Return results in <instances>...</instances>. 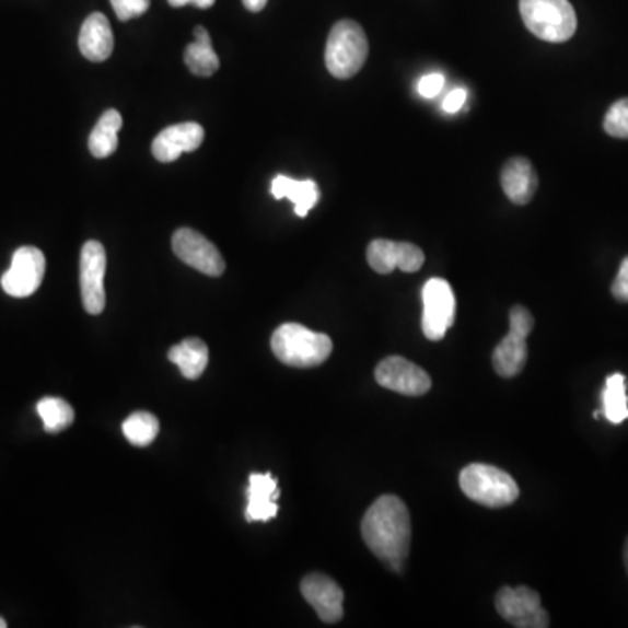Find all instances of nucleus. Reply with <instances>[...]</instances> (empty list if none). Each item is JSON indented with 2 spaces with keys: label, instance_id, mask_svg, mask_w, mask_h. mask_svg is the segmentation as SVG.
<instances>
[{
  "label": "nucleus",
  "instance_id": "1",
  "mask_svg": "<svg viewBox=\"0 0 628 628\" xmlns=\"http://www.w3.org/2000/svg\"><path fill=\"white\" fill-rule=\"evenodd\" d=\"M367 547L393 571H404L412 542L409 508L395 495H384L374 501L362 521Z\"/></svg>",
  "mask_w": 628,
  "mask_h": 628
},
{
  "label": "nucleus",
  "instance_id": "2",
  "mask_svg": "<svg viewBox=\"0 0 628 628\" xmlns=\"http://www.w3.org/2000/svg\"><path fill=\"white\" fill-rule=\"evenodd\" d=\"M271 349L284 365L313 369L327 362L334 345L327 334L310 330L299 323H284L272 334Z\"/></svg>",
  "mask_w": 628,
  "mask_h": 628
},
{
  "label": "nucleus",
  "instance_id": "3",
  "mask_svg": "<svg viewBox=\"0 0 628 628\" xmlns=\"http://www.w3.org/2000/svg\"><path fill=\"white\" fill-rule=\"evenodd\" d=\"M369 57L365 31L353 20L332 26L325 49V65L336 79H351L362 70Z\"/></svg>",
  "mask_w": 628,
  "mask_h": 628
},
{
  "label": "nucleus",
  "instance_id": "4",
  "mask_svg": "<svg viewBox=\"0 0 628 628\" xmlns=\"http://www.w3.org/2000/svg\"><path fill=\"white\" fill-rule=\"evenodd\" d=\"M460 487L469 500L487 508L510 507L521 495L512 475L482 463L461 469Z\"/></svg>",
  "mask_w": 628,
  "mask_h": 628
},
{
  "label": "nucleus",
  "instance_id": "5",
  "mask_svg": "<svg viewBox=\"0 0 628 628\" xmlns=\"http://www.w3.org/2000/svg\"><path fill=\"white\" fill-rule=\"evenodd\" d=\"M527 31L547 43H566L577 32L578 20L569 0H521Z\"/></svg>",
  "mask_w": 628,
  "mask_h": 628
},
{
  "label": "nucleus",
  "instance_id": "6",
  "mask_svg": "<svg viewBox=\"0 0 628 628\" xmlns=\"http://www.w3.org/2000/svg\"><path fill=\"white\" fill-rule=\"evenodd\" d=\"M534 318L524 306H513L510 311V332L492 351V365L501 377H515L524 371L527 362V337L533 332Z\"/></svg>",
  "mask_w": 628,
  "mask_h": 628
},
{
  "label": "nucleus",
  "instance_id": "7",
  "mask_svg": "<svg viewBox=\"0 0 628 628\" xmlns=\"http://www.w3.org/2000/svg\"><path fill=\"white\" fill-rule=\"evenodd\" d=\"M496 609L513 627H550V616L542 606V597L530 586H503L496 595Z\"/></svg>",
  "mask_w": 628,
  "mask_h": 628
},
{
  "label": "nucleus",
  "instance_id": "8",
  "mask_svg": "<svg viewBox=\"0 0 628 628\" xmlns=\"http://www.w3.org/2000/svg\"><path fill=\"white\" fill-rule=\"evenodd\" d=\"M456 318V298L451 284L442 278H431L422 287V334L430 340L445 337Z\"/></svg>",
  "mask_w": 628,
  "mask_h": 628
},
{
  "label": "nucleus",
  "instance_id": "9",
  "mask_svg": "<svg viewBox=\"0 0 628 628\" xmlns=\"http://www.w3.org/2000/svg\"><path fill=\"white\" fill-rule=\"evenodd\" d=\"M46 272V258L35 246H22L14 252L11 267L2 276L0 284L11 298H31L39 290Z\"/></svg>",
  "mask_w": 628,
  "mask_h": 628
},
{
  "label": "nucleus",
  "instance_id": "10",
  "mask_svg": "<svg viewBox=\"0 0 628 628\" xmlns=\"http://www.w3.org/2000/svg\"><path fill=\"white\" fill-rule=\"evenodd\" d=\"M172 246L182 263L198 269L202 275L213 276V278L224 275L225 263L222 254L198 231L187 228L178 229L177 233L173 234Z\"/></svg>",
  "mask_w": 628,
  "mask_h": 628
},
{
  "label": "nucleus",
  "instance_id": "11",
  "mask_svg": "<svg viewBox=\"0 0 628 628\" xmlns=\"http://www.w3.org/2000/svg\"><path fill=\"white\" fill-rule=\"evenodd\" d=\"M107 254L102 243L88 242L81 251V295L84 310L100 314L105 310Z\"/></svg>",
  "mask_w": 628,
  "mask_h": 628
},
{
  "label": "nucleus",
  "instance_id": "12",
  "mask_svg": "<svg viewBox=\"0 0 628 628\" xmlns=\"http://www.w3.org/2000/svg\"><path fill=\"white\" fill-rule=\"evenodd\" d=\"M375 381L386 389L405 396L427 395L431 387L430 375L404 357L384 358L375 367Z\"/></svg>",
  "mask_w": 628,
  "mask_h": 628
},
{
  "label": "nucleus",
  "instance_id": "13",
  "mask_svg": "<svg viewBox=\"0 0 628 628\" xmlns=\"http://www.w3.org/2000/svg\"><path fill=\"white\" fill-rule=\"evenodd\" d=\"M369 266L379 275H389L395 269L416 272L425 264V254L412 243H396L389 240H374L367 248Z\"/></svg>",
  "mask_w": 628,
  "mask_h": 628
},
{
  "label": "nucleus",
  "instance_id": "14",
  "mask_svg": "<svg viewBox=\"0 0 628 628\" xmlns=\"http://www.w3.org/2000/svg\"><path fill=\"white\" fill-rule=\"evenodd\" d=\"M301 592L325 624H337L345 616V592L322 572L307 574L302 580Z\"/></svg>",
  "mask_w": 628,
  "mask_h": 628
},
{
  "label": "nucleus",
  "instance_id": "15",
  "mask_svg": "<svg viewBox=\"0 0 628 628\" xmlns=\"http://www.w3.org/2000/svg\"><path fill=\"white\" fill-rule=\"evenodd\" d=\"M205 140V129L198 123H181L164 128L152 142V154L161 163H173L184 152L198 151Z\"/></svg>",
  "mask_w": 628,
  "mask_h": 628
},
{
  "label": "nucleus",
  "instance_id": "16",
  "mask_svg": "<svg viewBox=\"0 0 628 628\" xmlns=\"http://www.w3.org/2000/svg\"><path fill=\"white\" fill-rule=\"evenodd\" d=\"M79 51L90 61H105L114 51L113 26L104 13H91L79 32Z\"/></svg>",
  "mask_w": 628,
  "mask_h": 628
},
{
  "label": "nucleus",
  "instance_id": "17",
  "mask_svg": "<svg viewBox=\"0 0 628 628\" xmlns=\"http://www.w3.org/2000/svg\"><path fill=\"white\" fill-rule=\"evenodd\" d=\"M246 498H248L246 521L267 522L278 515L280 508L276 504V500L280 498V489L271 474L251 475Z\"/></svg>",
  "mask_w": 628,
  "mask_h": 628
},
{
  "label": "nucleus",
  "instance_id": "18",
  "mask_svg": "<svg viewBox=\"0 0 628 628\" xmlns=\"http://www.w3.org/2000/svg\"><path fill=\"white\" fill-rule=\"evenodd\" d=\"M501 186L510 201L527 205L538 190V175L525 158H513L501 172Z\"/></svg>",
  "mask_w": 628,
  "mask_h": 628
},
{
  "label": "nucleus",
  "instance_id": "19",
  "mask_svg": "<svg viewBox=\"0 0 628 628\" xmlns=\"http://www.w3.org/2000/svg\"><path fill=\"white\" fill-rule=\"evenodd\" d=\"M271 194L276 199H290L295 207V213L301 219L307 217L311 210L316 207L319 199V189L314 181H298L287 175H278L272 181Z\"/></svg>",
  "mask_w": 628,
  "mask_h": 628
},
{
  "label": "nucleus",
  "instance_id": "20",
  "mask_svg": "<svg viewBox=\"0 0 628 628\" xmlns=\"http://www.w3.org/2000/svg\"><path fill=\"white\" fill-rule=\"evenodd\" d=\"M184 61L194 75H201V78H210L219 70L220 60L205 26L194 28V43L187 46Z\"/></svg>",
  "mask_w": 628,
  "mask_h": 628
},
{
  "label": "nucleus",
  "instance_id": "21",
  "mask_svg": "<svg viewBox=\"0 0 628 628\" xmlns=\"http://www.w3.org/2000/svg\"><path fill=\"white\" fill-rule=\"evenodd\" d=\"M170 362L181 369L182 375L186 379H199L207 369L208 346L198 337L182 340L181 345L173 346L168 353Z\"/></svg>",
  "mask_w": 628,
  "mask_h": 628
},
{
  "label": "nucleus",
  "instance_id": "22",
  "mask_svg": "<svg viewBox=\"0 0 628 628\" xmlns=\"http://www.w3.org/2000/svg\"><path fill=\"white\" fill-rule=\"evenodd\" d=\"M121 126V114L114 111V108L104 113V116L100 117V121L96 123L95 128L91 131L90 140H88L91 154L98 158V160L113 155L117 151V146H119L117 135H119Z\"/></svg>",
  "mask_w": 628,
  "mask_h": 628
},
{
  "label": "nucleus",
  "instance_id": "23",
  "mask_svg": "<svg viewBox=\"0 0 628 628\" xmlns=\"http://www.w3.org/2000/svg\"><path fill=\"white\" fill-rule=\"evenodd\" d=\"M604 418L612 425H621L628 419L627 379L624 374H612L606 379L603 395Z\"/></svg>",
  "mask_w": 628,
  "mask_h": 628
},
{
  "label": "nucleus",
  "instance_id": "24",
  "mask_svg": "<svg viewBox=\"0 0 628 628\" xmlns=\"http://www.w3.org/2000/svg\"><path fill=\"white\" fill-rule=\"evenodd\" d=\"M37 414L44 422V430L48 433H60L67 430L73 422L72 405L57 396H46L37 404Z\"/></svg>",
  "mask_w": 628,
  "mask_h": 628
},
{
  "label": "nucleus",
  "instance_id": "25",
  "mask_svg": "<svg viewBox=\"0 0 628 628\" xmlns=\"http://www.w3.org/2000/svg\"><path fill=\"white\" fill-rule=\"evenodd\" d=\"M123 433L129 443L137 447H146L149 443L154 442L155 437L160 433V421L151 412H133L123 422Z\"/></svg>",
  "mask_w": 628,
  "mask_h": 628
},
{
  "label": "nucleus",
  "instance_id": "26",
  "mask_svg": "<svg viewBox=\"0 0 628 628\" xmlns=\"http://www.w3.org/2000/svg\"><path fill=\"white\" fill-rule=\"evenodd\" d=\"M604 129L615 138H628V98L618 100L604 117Z\"/></svg>",
  "mask_w": 628,
  "mask_h": 628
},
{
  "label": "nucleus",
  "instance_id": "27",
  "mask_svg": "<svg viewBox=\"0 0 628 628\" xmlns=\"http://www.w3.org/2000/svg\"><path fill=\"white\" fill-rule=\"evenodd\" d=\"M111 4L116 16L121 22H128L131 18L147 13V9L151 8V0H111Z\"/></svg>",
  "mask_w": 628,
  "mask_h": 628
},
{
  "label": "nucleus",
  "instance_id": "28",
  "mask_svg": "<svg viewBox=\"0 0 628 628\" xmlns=\"http://www.w3.org/2000/svg\"><path fill=\"white\" fill-rule=\"evenodd\" d=\"M443 86H445V78H443L442 73H427V75L418 82V93L422 98H437V96L442 93Z\"/></svg>",
  "mask_w": 628,
  "mask_h": 628
},
{
  "label": "nucleus",
  "instance_id": "29",
  "mask_svg": "<svg viewBox=\"0 0 628 628\" xmlns=\"http://www.w3.org/2000/svg\"><path fill=\"white\" fill-rule=\"evenodd\" d=\"M612 293L616 301L628 302V255L624 258L618 275L613 281Z\"/></svg>",
  "mask_w": 628,
  "mask_h": 628
},
{
  "label": "nucleus",
  "instance_id": "30",
  "mask_svg": "<svg viewBox=\"0 0 628 628\" xmlns=\"http://www.w3.org/2000/svg\"><path fill=\"white\" fill-rule=\"evenodd\" d=\"M466 96L468 95H466V91L463 88L452 90L443 100V111L449 114L460 113L461 108L465 107Z\"/></svg>",
  "mask_w": 628,
  "mask_h": 628
},
{
  "label": "nucleus",
  "instance_id": "31",
  "mask_svg": "<svg viewBox=\"0 0 628 628\" xmlns=\"http://www.w3.org/2000/svg\"><path fill=\"white\" fill-rule=\"evenodd\" d=\"M172 8H184V5L193 4L199 9H208L216 4V0H168Z\"/></svg>",
  "mask_w": 628,
  "mask_h": 628
},
{
  "label": "nucleus",
  "instance_id": "32",
  "mask_svg": "<svg viewBox=\"0 0 628 628\" xmlns=\"http://www.w3.org/2000/svg\"><path fill=\"white\" fill-rule=\"evenodd\" d=\"M243 5H245L251 13H260L267 5V0H243Z\"/></svg>",
  "mask_w": 628,
  "mask_h": 628
},
{
  "label": "nucleus",
  "instance_id": "33",
  "mask_svg": "<svg viewBox=\"0 0 628 628\" xmlns=\"http://www.w3.org/2000/svg\"><path fill=\"white\" fill-rule=\"evenodd\" d=\"M624 559H625V569H627L628 574V538L627 542H625Z\"/></svg>",
  "mask_w": 628,
  "mask_h": 628
},
{
  "label": "nucleus",
  "instance_id": "34",
  "mask_svg": "<svg viewBox=\"0 0 628 628\" xmlns=\"http://www.w3.org/2000/svg\"><path fill=\"white\" fill-rule=\"evenodd\" d=\"M8 627V624H5L4 618H2V616H0V628H5Z\"/></svg>",
  "mask_w": 628,
  "mask_h": 628
},
{
  "label": "nucleus",
  "instance_id": "35",
  "mask_svg": "<svg viewBox=\"0 0 628 628\" xmlns=\"http://www.w3.org/2000/svg\"><path fill=\"white\" fill-rule=\"evenodd\" d=\"M598 418H601V410H595L594 419H598Z\"/></svg>",
  "mask_w": 628,
  "mask_h": 628
}]
</instances>
